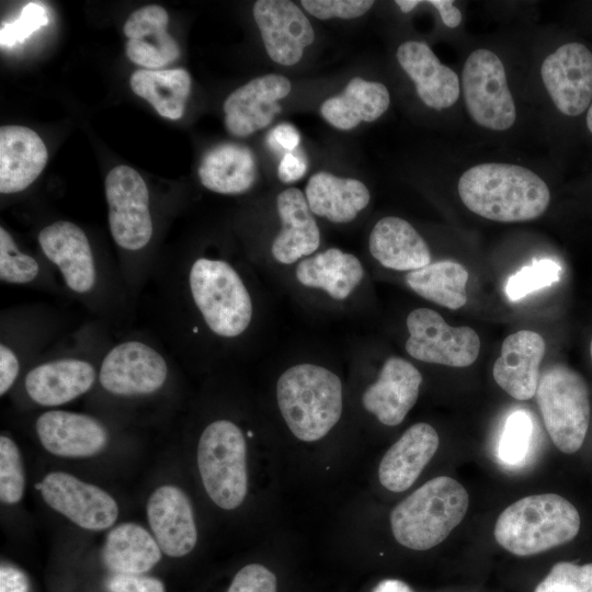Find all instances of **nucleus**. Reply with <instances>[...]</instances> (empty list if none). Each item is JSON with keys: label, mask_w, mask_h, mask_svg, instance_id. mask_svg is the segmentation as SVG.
<instances>
[{"label": "nucleus", "mask_w": 592, "mask_h": 592, "mask_svg": "<svg viewBox=\"0 0 592 592\" xmlns=\"http://www.w3.org/2000/svg\"><path fill=\"white\" fill-rule=\"evenodd\" d=\"M465 206L496 221L532 220L544 214L550 192L532 170L502 162H486L465 171L458 181Z\"/></svg>", "instance_id": "nucleus-1"}, {"label": "nucleus", "mask_w": 592, "mask_h": 592, "mask_svg": "<svg viewBox=\"0 0 592 592\" xmlns=\"http://www.w3.org/2000/svg\"><path fill=\"white\" fill-rule=\"evenodd\" d=\"M276 399L282 417L299 440L326 436L342 413V384L330 369L309 363L287 368L277 379Z\"/></svg>", "instance_id": "nucleus-2"}, {"label": "nucleus", "mask_w": 592, "mask_h": 592, "mask_svg": "<svg viewBox=\"0 0 592 592\" xmlns=\"http://www.w3.org/2000/svg\"><path fill=\"white\" fill-rule=\"evenodd\" d=\"M580 530L574 505L555 493L522 498L499 515L497 543L516 556L536 555L572 540Z\"/></svg>", "instance_id": "nucleus-3"}, {"label": "nucleus", "mask_w": 592, "mask_h": 592, "mask_svg": "<svg viewBox=\"0 0 592 592\" xmlns=\"http://www.w3.org/2000/svg\"><path fill=\"white\" fill-rule=\"evenodd\" d=\"M468 504V493L457 480L435 477L394 508V537L407 548L428 550L442 543L463 521Z\"/></svg>", "instance_id": "nucleus-4"}, {"label": "nucleus", "mask_w": 592, "mask_h": 592, "mask_svg": "<svg viewBox=\"0 0 592 592\" xmlns=\"http://www.w3.org/2000/svg\"><path fill=\"white\" fill-rule=\"evenodd\" d=\"M191 297L209 330L221 338L244 332L252 318L251 296L226 261L198 258L189 273Z\"/></svg>", "instance_id": "nucleus-5"}, {"label": "nucleus", "mask_w": 592, "mask_h": 592, "mask_svg": "<svg viewBox=\"0 0 592 592\" xmlns=\"http://www.w3.org/2000/svg\"><path fill=\"white\" fill-rule=\"evenodd\" d=\"M535 396L555 446L565 454L579 451L590 422L589 389L583 377L567 365H550L540 374Z\"/></svg>", "instance_id": "nucleus-6"}, {"label": "nucleus", "mask_w": 592, "mask_h": 592, "mask_svg": "<svg viewBox=\"0 0 592 592\" xmlns=\"http://www.w3.org/2000/svg\"><path fill=\"white\" fill-rule=\"evenodd\" d=\"M197 466L212 501L225 510L238 508L248 490L247 445L234 422L216 420L198 441Z\"/></svg>", "instance_id": "nucleus-7"}, {"label": "nucleus", "mask_w": 592, "mask_h": 592, "mask_svg": "<svg viewBox=\"0 0 592 592\" xmlns=\"http://www.w3.org/2000/svg\"><path fill=\"white\" fill-rule=\"evenodd\" d=\"M462 87L468 113L478 125L505 130L514 124L516 111L504 66L493 52L479 48L468 56Z\"/></svg>", "instance_id": "nucleus-8"}, {"label": "nucleus", "mask_w": 592, "mask_h": 592, "mask_svg": "<svg viewBox=\"0 0 592 592\" xmlns=\"http://www.w3.org/2000/svg\"><path fill=\"white\" fill-rule=\"evenodd\" d=\"M111 235L118 247L128 251L145 248L152 236L149 192L141 175L121 164L105 179Z\"/></svg>", "instance_id": "nucleus-9"}, {"label": "nucleus", "mask_w": 592, "mask_h": 592, "mask_svg": "<svg viewBox=\"0 0 592 592\" xmlns=\"http://www.w3.org/2000/svg\"><path fill=\"white\" fill-rule=\"evenodd\" d=\"M407 353L415 360L452 367L471 365L480 352V339L469 327H451L430 308H417L407 317Z\"/></svg>", "instance_id": "nucleus-10"}, {"label": "nucleus", "mask_w": 592, "mask_h": 592, "mask_svg": "<svg viewBox=\"0 0 592 592\" xmlns=\"http://www.w3.org/2000/svg\"><path fill=\"white\" fill-rule=\"evenodd\" d=\"M168 377L164 357L152 346L128 340L113 346L104 356L99 379L117 396L149 395L160 389Z\"/></svg>", "instance_id": "nucleus-11"}, {"label": "nucleus", "mask_w": 592, "mask_h": 592, "mask_svg": "<svg viewBox=\"0 0 592 592\" xmlns=\"http://www.w3.org/2000/svg\"><path fill=\"white\" fill-rule=\"evenodd\" d=\"M35 488L50 508L82 528L105 530L117 519V503L107 492L70 474L53 471Z\"/></svg>", "instance_id": "nucleus-12"}, {"label": "nucleus", "mask_w": 592, "mask_h": 592, "mask_svg": "<svg viewBox=\"0 0 592 592\" xmlns=\"http://www.w3.org/2000/svg\"><path fill=\"white\" fill-rule=\"evenodd\" d=\"M544 86L555 106L565 115L583 113L592 101V53L578 42L567 43L544 60Z\"/></svg>", "instance_id": "nucleus-13"}, {"label": "nucleus", "mask_w": 592, "mask_h": 592, "mask_svg": "<svg viewBox=\"0 0 592 592\" xmlns=\"http://www.w3.org/2000/svg\"><path fill=\"white\" fill-rule=\"evenodd\" d=\"M253 18L269 57L280 65L297 64L314 42L309 20L292 1L259 0L253 5Z\"/></svg>", "instance_id": "nucleus-14"}, {"label": "nucleus", "mask_w": 592, "mask_h": 592, "mask_svg": "<svg viewBox=\"0 0 592 592\" xmlns=\"http://www.w3.org/2000/svg\"><path fill=\"white\" fill-rule=\"evenodd\" d=\"M291 88L286 77L271 73L257 77L232 91L223 106L227 130L246 137L269 126L281 112L277 101L287 96Z\"/></svg>", "instance_id": "nucleus-15"}, {"label": "nucleus", "mask_w": 592, "mask_h": 592, "mask_svg": "<svg viewBox=\"0 0 592 592\" xmlns=\"http://www.w3.org/2000/svg\"><path fill=\"white\" fill-rule=\"evenodd\" d=\"M37 238L43 253L59 269L68 288L77 294L93 288L96 271L92 249L78 225L58 220L44 227Z\"/></svg>", "instance_id": "nucleus-16"}, {"label": "nucleus", "mask_w": 592, "mask_h": 592, "mask_svg": "<svg viewBox=\"0 0 592 592\" xmlns=\"http://www.w3.org/2000/svg\"><path fill=\"white\" fill-rule=\"evenodd\" d=\"M422 376L405 358L391 356L384 363L375 383L362 397L366 411L388 426L400 424L417 402Z\"/></svg>", "instance_id": "nucleus-17"}, {"label": "nucleus", "mask_w": 592, "mask_h": 592, "mask_svg": "<svg viewBox=\"0 0 592 592\" xmlns=\"http://www.w3.org/2000/svg\"><path fill=\"white\" fill-rule=\"evenodd\" d=\"M147 517L155 538L166 555L183 557L197 540L193 510L187 496L178 487L157 488L147 502Z\"/></svg>", "instance_id": "nucleus-18"}, {"label": "nucleus", "mask_w": 592, "mask_h": 592, "mask_svg": "<svg viewBox=\"0 0 592 592\" xmlns=\"http://www.w3.org/2000/svg\"><path fill=\"white\" fill-rule=\"evenodd\" d=\"M36 433L45 449L61 457H90L107 443V432L99 420L64 410L41 414Z\"/></svg>", "instance_id": "nucleus-19"}, {"label": "nucleus", "mask_w": 592, "mask_h": 592, "mask_svg": "<svg viewBox=\"0 0 592 592\" xmlns=\"http://www.w3.org/2000/svg\"><path fill=\"white\" fill-rule=\"evenodd\" d=\"M544 354L545 341L539 333L521 330L508 335L493 365L496 383L516 400L533 398L538 386L539 365Z\"/></svg>", "instance_id": "nucleus-20"}, {"label": "nucleus", "mask_w": 592, "mask_h": 592, "mask_svg": "<svg viewBox=\"0 0 592 592\" xmlns=\"http://www.w3.org/2000/svg\"><path fill=\"white\" fill-rule=\"evenodd\" d=\"M168 12L149 4L133 12L124 24L126 55L144 69L158 70L180 57L177 41L168 33Z\"/></svg>", "instance_id": "nucleus-21"}, {"label": "nucleus", "mask_w": 592, "mask_h": 592, "mask_svg": "<svg viewBox=\"0 0 592 592\" xmlns=\"http://www.w3.org/2000/svg\"><path fill=\"white\" fill-rule=\"evenodd\" d=\"M48 159L46 145L33 129L5 125L0 128V192L18 193L42 173Z\"/></svg>", "instance_id": "nucleus-22"}, {"label": "nucleus", "mask_w": 592, "mask_h": 592, "mask_svg": "<svg viewBox=\"0 0 592 592\" xmlns=\"http://www.w3.org/2000/svg\"><path fill=\"white\" fill-rule=\"evenodd\" d=\"M96 377L94 366L81 358L64 357L33 367L25 376L29 397L36 403L54 407L87 392Z\"/></svg>", "instance_id": "nucleus-23"}, {"label": "nucleus", "mask_w": 592, "mask_h": 592, "mask_svg": "<svg viewBox=\"0 0 592 592\" xmlns=\"http://www.w3.org/2000/svg\"><path fill=\"white\" fill-rule=\"evenodd\" d=\"M397 59L413 80L419 98L429 107L447 109L458 100V76L449 67L442 65L425 43H402L397 50Z\"/></svg>", "instance_id": "nucleus-24"}, {"label": "nucleus", "mask_w": 592, "mask_h": 592, "mask_svg": "<svg viewBox=\"0 0 592 592\" xmlns=\"http://www.w3.org/2000/svg\"><path fill=\"white\" fill-rule=\"evenodd\" d=\"M439 447V435L428 423H415L405 431L383 456L378 477L392 492L410 488Z\"/></svg>", "instance_id": "nucleus-25"}, {"label": "nucleus", "mask_w": 592, "mask_h": 592, "mask_svg": "<svg viewBox=\"0 0 592 592\" xmlns=\"http://www.w3.org/2000/svg\"><path fill=\"white\" fill-rule=\"evenodd\" d=\"M276 208L282 228L275 237L271 251L274 259L292 264L312 254L320 243V231L303 192L289 187L276 197Z\"/></svg>", "instance_id": "nucleus-26"}, {"label": "nucleus", "mask_w": 592, "mask_h": 592, "mask_svg": "<svg viewBox=\"0 0 592 592\" xmlns=\"http://www.w3.org/2000/svg\"><path fill=\"white\" fill-rule=\"evenodd\" d=\"M371 254L385 267L414 271L430 264V249L407 220L387 216L378 220L369 235Z\"/></svg>", "instance_id": "nucleus-27"}, {"label": "nucleus", "mask_w": 592, "mask_h": 592, "mask_svg": "<svg viewBox=\"0 0 592 592\" xmlns=\"http://www.w3.org/2000/svg\"><path fill=\"white\" fill-rule=\"evenodd\" d=\"M305 197L311 213L338 224L352 221L371 200L368 189L361 181L328 172H318L309 179Z\"/></svg>", "instance_id": "nucleus-28"}, {"label": "nucleus", "mask_w": 592, "mask_h": 592, "mask_svg": "<svg viewBox=\"0 0 592 592\" xmlns=\"http://www.w3.org/2000/svg\"><path fill=\"white\" fill-rule=\"evenodd\" d=\"M389 103L390 95L383 83L354 77L342 93L322 103L320 113L335 128L348 130L361 122L377 119Z\"/></svg>", "instance_id": "nucleus-29"}, {"label": "nucleus", "mask_w": 592, "mask_h": 592, "mask_svg": "<svg viewBox=\"0 0 592 592\" xmlns=\"http://www.w3.org/2000/svg\"><path fill=\"white\" fill-rule=\"evenodd\" d=\"M202 184L220 194H241L257 179L255 159L250 148L232 143L209 149L198 167Z\"/></svg>", "instance_id": "nucleus-30"}, {"label": "nucleus", "mask_w": 592, "mask_h": 592, "mask_svg": "<svg viewBox=\"0 0 592 592\" xmlns=\"http://www.w3.org/2000/svg\"><path fill=\"white\" fill-rule=\"evenodd\" d=\"M363 275L360 260L338 248L306 258L295 269V276L301 285L321 288L337 300L345 299Z\"/></svg>", "instance_id": "nucleus-31"}, {"label": "nucleus", "mask_w": 592, "mask_h": 592, "mask_svg": "<svg viewBox=\"0 0 592 592\" xmlns=\"http://www.w3.org/2000/svg\"><path fill=\"white\" fill-rule=\"evenodd\" d=\"M107 569L122 574H140L161 558L156 539L136 523H123L110 531L101 551Z\"/></svg>", "instance_id": "nucleus-32"}, {"label": "nucleus", "mask_w": 592, "mask_h": 592, "mask_svg": "<svg viewBox=\"0 0 592 592\" xmlns=\"http://www.w3.org/2000/svg\"><path fill=\"white\" fill-rule=\"evenodd\" d=\"M133 92L168 119L182 117L191 91V76L183 68L138 69L130 76Z\"/></svg>", "instance_id": "nucleus-33"}, {"label": "nucleus", "mask_w": 592, "mask_h": 592, "mask_svg": "<svg viewBox=\"0 0 592 592\" xmlns=\"http://www.w3.org/2000/svg\"><path fill=\"white\" fill-rule=\"evenodd\" d=\"M468 272L454 261H439L409 272L408 286L419 296L448 309H459L467 301Z\"/></svg>", "instance_id": "nucleus-34"}, {"label": "nucleus", "mask_w": 592, "mask_h": 592, "mask_svg": "<svg viewBox=\"0 0 592 592\" xmlns=\"http://www.w3.org/2000/svg\"><path fill=\"white\" fill-rule=\"evenodd\" d=\"M561 266L550 259L534 260L522 267L506 282L505 293L511 301L521 299L532 292L549 286L560 280Z\"/></svg>", "instance_id": "nucleus-35"}, {"label": "nucleus", "mask_w": 592, "mask_h": 592, "mask_svg": "<svg viewBox=\"0 0 592 592\" xmlns=\"http://www.w3.org/2000/svg\"><path fill=\"white\" fill-rule=\"evenodd\" d=\"M39 273L38 262L23 253L12 236L0 227V280L9 284H27Z\"/></svg>", "instance_id": "nucleus-36"}, {"label": "nucleus", "mask_w": 592, "mask_h": 592, "mask_svg": "<svg viewBox=\"0 0 592 592\" xmlns=\"http://www.w3.org/2000/svg\"><path fill=\"white\" fill-rule=\"evenodd\" d=\"M533 433L531 417L522 410L514 411L505 421L498 444V457L506 465L521 463L527 454Z\"/></svg>", "instance_id": "nucleus-37"}, {"label": "nucleus", "mask_w": 592, "mask_h": 592, "mask_svg": "<svg viewBox=\"0 0 592 592\" xmlns=\"http://www.w3.org/2000/svg\"><path fill=\"white\" fill-rule=\"evenodd\" d=\"M24 492V475L21 454L16 444L8 436L0 437V499L13 504Z\"/></svg>", "instance_id": "nucleus-38"}, {"label": "nucleus", "mask_w": 592, "mask_h": 592, "mask_svg": "<svg viewBox=\"0 0 592 592\" xmlns=\"http://www.w3.org/2000/svg\"><path fill=\"white\" fill-rule=\"evenodd\" d=\"M534 592H592V562H557Z\"/></svg>", "instance_id": "nucleus-39"}, {"label": "nucleus", "mask_w": 592, "mask_h": 592, "mask_svg": "<svg viewBox=\"0 0 592 592\" xmlns=\"http://www.w3.org/2000/svg\"><path fill=\"white\" fill-rule=\"evenodd\" d=\"M48 23L49 14L45 5L36 2L26 3L16 20L2 24L0 44L2 47H12L23 43Z\"/></svg>", "instance_id": "nucleus-40"}, {"label": "nucleus", "mask_w": 592, "mask_h": 592, "mask_svg": "<svg viewBox=\"0 0 592 592\" xmlns=\"http://www.w3.org/2000/svg\"><path fill=\"white\" fill-rule=\"evenodd\" d=\"M303 7L311 15L320 20L331 18L355 19L367 12L372 0H303Z\"/></svg>", "instance_id": "nucleus-41"}, {"label": "nucleus", "mask_w": 592, "mask_h": 592, "mask_svg": "<svg viewBox=\"0 0 592 592\" xmlns=\"http://www.w3.org/2000/svg\"><path fill=\"white\" fill-rule=\"evenodd\" d=\"M227 592H277L276 577L266 567L250 563L236 573Z\"/></svg>", "instance_id": "nucleus-42"}, {"label": "nucleus", "mask_w": 592, "mask_h": 592, "mask_svg": "<svg viewBox=\"0 0 592 592\" xmlns=\"http://www.w3.org/2000/svg\"><path fill=\"white\" fill-rule=\"evenodd\" d=\"M110 592H164L163 583L156 578L116 573L107 582Z\"/></svg>", "instance_id": "nucleus-43"}, {"label": "nucleus", "mask_w": 592, "mask_h": 592, "mask_svg": "<svg viewBox=\"0 0 592 592\" xmlns=\"http://www.w3.org/2000/svg\"><path fill=\"white\" fill-rule=\"evenodd\" d=\"M307 170L305 156L298 150L284 153L278 168L277 177L283 183H292L301 179Z\"/></svg>", "instance_id": "nucleus-44"}, {"label": "nucleus", "mask_w": 592, "mask_h": 592, "mask_svg": "<svg viewBox=\"0 0 592 592\" xmlns=\"http://www.w3.org/2000/svg\"><path fill=\"white\" fill-rule=\"evenodd\" d=\"M20 372V362L14 351L0 344V395L3 396L13 385Z\"/></svg>", "instance_id": "nucleus-45"}, {"label": "nucleus", "mask_w": 592, "mask_h": 592, "mask_svg": "<svg viewBox=\"0 0 592 592\" xmlns=\"http://www.w3.org/2000/svg\"><path fill=\"white\" fill-rule=\"evenodd\" d=\"M300 136L297 129L289 124H280L274 127L269 136L267 144L274 151H294L298 148Z\"/></svg>", "instance_id": "nucleus-46"}, {"label": "nucleus", "mask_w": 592, "mask_h": 592, "mask_svg": "<svg viewBox=\"0 0 592 592\" xmlns=\"http://www.w3.org/2000/svg\"><path fill=\"white\" fill-rule=\"evenodd\" d=\"M0 592H30L27 577L16 567L1 565Z\"/></svg>", "instance_id": "nucleus-47"}, {"label": "nucleus", "mask_w": 592, "mask_h": 592, "mask_svg": "<svg viewBox=\"0 0 592 592\" xmlns=\"http://www.w3.org/2000/svg\"><path fill=\"white\" fill-rule=\"evenodd\" d=\"M428 2L437 9L446 26L454 29L460 24L462 13L452 0H429Z\"/></svg>", "instance_id": "nucleus-48"}, {"label": "nucleus", "mask_w": 592, "mask_h": 592, "mask_svg": "<svg viewBox=\"0 0 592 592\" xmlns=\"http://www.w3.org/2000/svg\"><path fill=\"white\" fill-rule=\"evenodd\" d=\"M372 592H413L412 589L401 580L385 579L380 581Z\"/></svg>", "instance_id": "nucleus-49"}, {"label": "nucleus", "mask_w": 592, "mask_h": 592, "mask_svg": "<svg viewBox=\"0 0 592 592\" xmlns=\"http://www.w3.org/2000/svg\"><path fill=\"white\" fill-rule=\"evenodd\" d=\"M421 1L419 0H397L396 4L403 13H408L413 10Z\"/></svg>", "instance_id": "nucleus-50"}, {"label": "nucleus", "mask_w": 592, "mask_h": 592, "mask_svg": "<svg viewBox=\"0 0 592 592\" xmlns=\"http://www.w3.org/2000/svg\"><path fill=\"white\" fill-rule=\"evenodd\" d=\"M587 126L589 130L592 133V103L590 104L587 113Z\"/></svg>", "instance_id": "nucleus-51"}, {"label": "nucleus", "mask_w": 592, "mask_h": 592, "mask_svg": "<svg viewBox=\"0 0 592 592\" xmlns=\"http://www.w3.org/2000/svg\"><path fill=\"white\" fill-rule=\"evenodd\" d=\"M590 354H591V360H592V340H591V344H590Z\"/></svg>", "instance_id": "nucleus-52"}]
</instances>
